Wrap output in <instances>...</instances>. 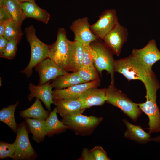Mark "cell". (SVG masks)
Wrapping results in <instances>:
<instances>
[{"label":"cell","instance_id":"83f0119b","mask_svg":"<svg viewBox=\"0 0 160 160\" xmlns=\"http://www.w3.org/2000/svg\"><path fill=\"white\" fill-rule=\"evenodd\" d=\"M98 72L94 65H82L77 72L81 79L87 82L99 79Z\"/></svg>","mask_w":160,"mask_h":160},{"label":"cell","instance_id":"8d00e7d4","mask_svg":"<svg viewBox=\"0 0 160 160\" xmlns=\"http://www.w3.org/2000/svg\"><path fill=\"white\" fill-rule=\"evenodd\" d=\"M151 141L160 143V136L154 138H151Z\"/></svg>","mask_w":160,"mask_h":160},{"label":"cell","instance_id":"4fadbf2b","mask_svg":"<svg viewBox=\"0 0 160 160\" xmlns=\"http://www.w3.org/2000/svg\"><path fill=\"white\" fill-rule=\"evenodd\" d=\"M100 79L87 82L77 84L64 89H55L52 91L53 100L66 99L76 100L87 89L97 87L100 84Z\"/></svg>","mask_w":160,"mask_h":160},{"label":"cell","instance_id":"277c9868","mask_svg":"<svg viewBox=\"0 0 160 160\" xmlns=\"http://www.w3.org/2000/svg\"><path fill=\"white\" fill-rule=\"evenodd\" d=\"M106 102L121 109L133 121H136L142 111L138 104L133 102L127 95L115 86L114 82H111L108 88Z\"/></svg>","mask_w":160,"mask_h":160},{"label":"cell","instance_id":"7a4b0ae2","mask_svg":"<svg viewBox=\"0 0 160 160\" xmlns=\"http://www.w3.org/2000/svg\"><path fill=\"white\" fill-rule=\"evenodd\" d=\"M24 32L30 45L31 57L28 65L20 72L25 74L29 78L32 75L33 68L36 64L49 58L50 45L42 42L37 38L36 35V30L33 25L26 28Z\"/></svg>","mask_w":160,"mask_h":160},{"label":"cell","instance_id":"d6986e66","mask_svg":"<svg viewBox=\"0 0 160 160\" xmlns=\"http://www.w3.org/2000/svg\"><path fill=\"white\" fill-rule=\"evenodd\" d=\"M20 5L26 18L35 19L46 24L48 23L50 15L46 10L39 7L35 0L20 2Z\"/></svg>","mask_w":160,"mask_h":160},{"label":"cell","instance_id":"e0dca14e","mask_svg":"<svg viewBox=\"0 0 160 160\" xmlns=\"http://www.w3.org/2000/svg\"><path fill=\"white\" fill-rule=\"evenodd\" d=\"M57 113L62 117L67 115L82 114L85 110L83 108V103L79 99L76 100L58 99L53 100Z\"/></svg>","mask_w":160,"mask_h":160},{"label":"cell","instance_id":"7c38bea8","mask_svg":"<svg viewBox=\"0 0 160 160\" xmlns=\"http://www.w3.org/2000/svg\"><path fill=\"white\" fill-rule=\"evenodd\" d=\"M128 35L127 29L119 22L103 40L105 46L111 49L114 54L119 57L127 41Z\"/></svg>","mask_w":160,"mask_h":160},{"label":"cell","instance_id":"d6a6232c","mask_svg":"<svg viewBox=\"0 0 160 160\" xmlns=\"http://www.w3.org/2000/svg\"><path fill=\"white\" fill-rule=\"evenodd\" d=\"M13 20L12 18L7 9L4 6L0 7V22Z\"/></svg>","mask_w":160,"mask_h":160},{"label":"cell","instance_id":"ac0fdd59","mask_svg":"<svg viewBox=\"0 0 160 160\" xmlns=\"http://www.w3.org/2000/svg\"><path fill=\"white\" fill-rule=\"evenodd\" d=\"M83 44L76 41H69V49L66 71L77 72L83 65Z\"/></svg>","mask_w":160,"mask_h":160},{"label":"cell","instance_id":"9c48e42d","mask_svg":"<svg viewBox=\"0 0 160 160\" xmlns=\"http://www.w3.org/2000/svg\"><path fill=\"white\" fill-rule=\"evenodd\" d=\"M119 23L116 11L107 9L103 11L98 20L90 25V30L98 38L103 39Z\"/></svg>","mask_w":160,"mask_h":160},{"label":"cell","instance_id":"d590c367","mask_svg":"<svg viewBox=\"0 0 160 160\" xmlns=\"http://www.w3.org/2000/svg\"><path fill=\"white\" fill-rule=\"evenodd\" d=\"M10 21L0 22V37L3 36L6 25Z\"/></svg>","mask_w":160,"mask_h":160},{"label":"cell","instance_id":"ba28073f","mask_svg":"<svg viewBox=\"0 0 160 160\" xmlns=\"http://www.w3.org/2000/svg\"><path fill=\"white\" fill-rule=\"evenodd\" d=\"M13 144L15 148L13 159H32L37 156L29 140L25 123H22L18 126L17 136Z\"/></svg>","mask_w":160,"mask_h":160},{"label":"cell","instance_id":"d4e9b609","mask_svg":"<svg viewBox=\"0 0 160 160\" xmlns=\"http://www.w3.org/2000/svg\"><path fill=\"white\" fill-rule=\"evenodd\" d=\"M19 101L3 108L0 111V121L7 124L15 133H17V125L15 119L14 112Z\"/></svg>","mask_w":160,"mask_h":160},{"label":"cell","instance_id":"8992f818","mask_svg":"<svg viewBox=\"0 0 160 160\" xmlns=\"http://www.w3.org/2000/svg\"><path fill=\"white\" fill-rule=\"evenodd\" d=\"M102 120L101 117L79 114L66 116L61 121L77 134L85 135L91 133Z\"/></svg>","mask_w":160,"mask_h":160},{"label":"cell","instance_id":"7402d4cb","mask_svg":"<svg viewBox=\"0 0 160 160\" xmlns=\"http://www.w3.org/2000/svg\"><path fill=\"white\" fill-rule=\"evenodd\" d=\"M57 111V108L55 107L46 120L45 132L47 135L51 136L63 132L69 129L68 126L58 120Z\"/></svg>","mask_w":160,"mask_h":160},{"label":"cell","instance_id":"74e56055","mask_svg":"<svg viewBox=\"0 0 160 160\" xmlns=\"http://www.w3.org/2000/svg\"><path fill=\"white\" fill-rule=\"evenodd\" d=\"M5 0H0V7L3 5Z\"/></svg>","mask_w":160,"mask_h":160},{"label":"cell","instance_id":"836d02e7","mask_svg":"<svg viewBox=\"0 0 160 160\" xmlns=\"http://www.w3.org/2000/svg\"><path fill=\"white\" fill-rule=\"evenodd\" d=\"M78 160H94V159L90 151L84 148L82 152L81 157Z\"/></svg>","mask_w":160,"mask_h":160},{"label":"cell","instance_id":"52a82bcc","mask_svg":"<svg viewBox=\"0 0 160 160\" xmlns=\"http://www.w3.org/2000/svg\"><path fill=\"white\" fill-rule=\"evenodd\" d=\"M65 30L63 28L58 30L57 39L50 45L49 58L66 71L69 49V40Z\"/></svg>","mask_w":160,"mask_h":160},{"label":"cell","instance_id":"f1b7e54d","mask_svg":"<svg viewBox=\"0 0 160 160\" xmlns=\"http://www.w3.org/2000/svg\"><path fill=\"white\" fill-rule=\"evenodd\" d=\"M95 57V52L90 44H83L82 47L83 65L94 66Z\"/></svg>","mask_w":160,"mask_h":160},{"label":"cell","instance_id":"1f68e13d","mask_svg":"<svg viewBox=\"0 0 160 160\" xmlns=\"http://www.w3.org/2000/svg\"><path fill=\"white\" fill-rule=\"evenodd\" d=\"M94 160H109L105 151L100 146H96L90 150Z\"/></svg>","mask_w":160,"mask_h":160},{"label":"cell","instance_id":"ffe728a7","mask_svg":"<svg viewBox=\"0 0 160 160\" xmlns=\"http://www.w3.org/2000/svg\"><path fill=\"white\" fill-rule=\"evenodd\" d=\"M123 121L126 125L127 129L124 134L126 138L130 139L140 143L144 144L151 141L150 135L144 131L139 125L132 124L126 119Z\"/></svg>","mask_w":160,"mask_h":160},{"label":"cell","instance_id":"cb8c5ba5","mask_svg":"<svg viewBox=\"0 0 160 160\" xmlns=\"http://www.w3.org/2000/svg\"><path fill=\"white\" fill-rule=\"evenodd\" d=\"M29 130L32 134L33 138L37 143L42 142L46 135V120L25 118Z\"/></svg>","mask_w":160,"mask_h":160},{"label":"cell","instance_id":"3957f363","mask_svg":"<svg viewBox=\"0 0 160 160\" xmlns=\"http://www.w3.org/2000/svg\"><path fill=\"white\" fill-rule=\"evenodd\" d=\"M115 72L123 75L129 81L139 80L143 83L148 77L155 75L152 74L146 67L132 54L124 58L115 60Z\"/></svg>","mask_w":160,"mask_h":160},{"label":"cell","instance_id":"2e32d148","mask_svg":"<svg viewBox=\"0 0 160 160\" xmlns=\"http://www.w3.org/2000/svg\"><path fill=\"white\" fill-rule=\"evenodd\" d=\"M107 88L97 89L92 87L84 92L78 99L83 103V108H89L94 106H100L106 102Z\"/></svg>","mask_w":160,"mask_h":160},{"label":"cell","instance_id":"484cf974","mask_svg":"<svg viewBox=\"0 0 160 160\" xmlns=\"http://www.w3.org/2000/svg\"><path fill=\"white\" fill-rule=\"evenodd\" d=\"M3 5L10 14L13 20L22 24L26 18L20 5L17 0H5Z\"/></svg>","mask_w":160,"mask_h":160},{"label":"cell","instance_id":"e575fe53","mask_svg":"<svg viewBox=\"0 0 160 160\" xmlns=\"http://www.w3.org/2000/svg\"><path fill=\"white\" fill-rule=\"evenodd\" d=\"M9 40L3 36L0 37V55L1 54L4 50Z\"/></svg>","mask_w":160,"mask_h":160},{"label":"cell","instance_id":"6da1fadb","mask_svg":"<svg viewBox=\"0 0 160 160\" xmlns=\"http://www.w3.org/2000/svg\"><path fill=\"white\" fill-rule=\"evenodd\" d=\"M146 90V101L138 104L140 109L148 116L149 132L160 131V112L156 103V93L160 85L156 76H149L143 83Z\"/></svg>","mask_w":160,"mask_h":160},{"label":"cell","instance_id":"5b68a950","mask_svg":"<svg viewBox=\"0 0 160 160\" xmlns=\"http://www.w3.org/2000/svg\"><path fill=\"white\" fill-rule=\"evenodd\" d=\"M102 40L98 39L90 44L96 53L94 66L100 75L103 70H106L111 76V82H114V54L111 49L105 46Z\"/></svg>","mask_w":160,"mask_h":160},{"label":"cell","instance_id":"4dcf8cb0","mask_svg":"<svg viewBox=\"0 0 160 160\" xmlns=\"http://www.w3.org/2000/svg\"><path fill=\"white\" fill-rule=\"evenodd\" d=\"M15 151L13 143L9 144L1 141L0 143V158L3 159L7 157L13 158Z\"/></svg>","mask_w":160,"mask_h":160},{"label":"cell","instance_id":"f546056e","mask_svg":"<svg viewBox=\"0 0 160 160\" xmlns=\"http://www.w3.org/2000/svg\"><path fill=\"white\" fill-rule=\"evenodd\" d=\"M19 43L16 40H9L4 50L0 55V57L9 60L13 59L15 56L17 45Z\"/></svg>","mask_w":160,"mask_h":160},{"label":"cell","instance_id":"8fae6325","mask_svg":"<svg viewBox=\"0 0 160 160\" xmlns=\"http://www.w3.org/2000/svg\"><path fill=\"white\" fill-rule=\"evenodd\" d=\"M34 68L39 76L38 85H43L51 80L68 73L64 68L49 58L38 63Z\"/></svg>","mask_w":160,"mask_h":160},{"label":"cell","instance_id":"f35d334b","mask_svg":"<svg viewBox=\"0 0 160 160\" xmlns=\"http://www.w3.org/2000/svg\"><path fill=\"white\" fill-rule=\"evenodd\" d=\"M20 2H23L26 1H30L34 0H17Z\"/></svg>","mask_w":160,"mask_h":160},{"label":"cell","instance_id":"4316f807","mask_svg":"<svg viewBox=\"0 0 160 160\" xmlns=\"http://www.w3.org/2000/svg\"><path fill=\"white\" fill-rule=\"evenodd\" d=\"M21 25L14 20L10 21L6 25L3 36L9 41L16 40L19 43L23 35Z\"/></svg>","mask_w":160,"mask_h":160},{"label":"cell","instance_id":"9a60e30c","mask_svg":"<svg viewBox=\"0 0 160 160\" xmlns=\"http://www.w3.org/2000/svg\"><path fill=\"white\" fill-rule=\"evenodd\" d=\"M51 81L50 80L43 85L37 86L30 83L28 88L31 93L28 95V99L30 101L34 97L41 100L49 112L51 111V105L54 104L52 91L53 88L50 83Z\"/></svg>","mask_w":160,"mask_h":160},{"label":"cell","instance_id":"44dd1931","mask_svg":"<svg viewBox=\"0 0 160 160\" xmlns=\"http://www.w3.org/2000/svg\"><path fill=\"white\" fill-rule=\"evenodd\" d=\"M86 82L81 79L77 72H73L58 76L52 80L51 84L55 89H60Z\"/></svg>","mask_w":160,"mask_h":160},{"label":"cell","instance_id":"30bf717a","mask_svg":"<svg viewBox=\"0 0 160 160\" xmlns=\"http://www.w3.org/2000/svg\"><path fill=\"white\" fill-rule=\"evenodd\" d=\"M131 54L141 62L150 73L155 74L152 67L156 62L160 60V51L154 39L151 40L142 48L133 49Z\"/></svg>","mask_w":160,"mask_h":160},{"label":"cell","instance_id":"603a6c76","mask_svg":"<svg viewBox=\"0 0 160 160\" xmlns=\"http://www.w3.org/2000/svg\"><path fill=\"white\" fill-rule=\"evenodd\" d=\"M20 115L25 118H32L46 120L49 114L43 107L40 99L36 98L34 103L28 108L21 111Z\"/></svg>","mask_w":160,"mask_h":160},{"label":"cell","instance_id":"5bb4252c","mask_svg":"<svg viewBox=\"0 0 160 160\" xmlns=\"http://www.w3.org/2000/svg\"><path fill=\"white\" fill-rule=\"evenodd\" d=\"M90 25L87 17L79 18L73 22L70 28L74 33V41L88 44L98 39L91 31Z\"/></svg>","mask_w":160,"mask_h":160}]
</instances>
